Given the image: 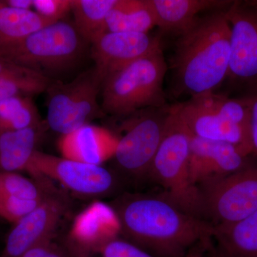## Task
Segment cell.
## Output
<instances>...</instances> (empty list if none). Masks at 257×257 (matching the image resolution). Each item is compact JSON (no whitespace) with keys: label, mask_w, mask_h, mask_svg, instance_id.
<instances>
[{"label":"cell","mask_w":257,"mask_h":257,"mask_svg":"<svg viewBox=\"0 0 257 257\" xmlns=\"http://www.w3.org/2000/svg\"><path fill=\"white\" fill-rule=\"evenodd\" d=\"M110 205L124 239L156 257H189L196 246H210L214 226L189 214L162 192L124 194Z\"/></svg>","instance_id":"cell-1"},{"label":"cell","mask_w":257,"mask_h":257,"mask_svg":"<svg viewBox=\"0 0 257 257\" xmlns=\"http://www.w3.org/2000/svg\"><path fill=\"white\" fill-rule=\"evenodd\" d=\"M225 11L205 13L177 36L171 66L179 94L216 92L227 79L231 29Z\"/></svg>","instance_id":"cell-2"},{"label":"cell","mask_w":257,"mask_h":257,"mask_svg":"<svg viewBox=\"0 0 257 257\" xmlns=\"http://www.w3.org/2000/svg\"><path fill=\"white\" fill-rule=\"evenodd\" d=\"M171 111L193 136L230 144L251 156L248 94L231 98L208 93L171 105Z\"/></svg>","instance_id":"cell-3"},{"label":"cell","mask_w":257,"mask_h":257,"mask_svg":"<svg viewBox=\"0 0 257 257\" xmlns=\"http://www.w3.org/2000/svg\"><path fill=\"white\" fill-rule=\"evenodd\" d=\"M167 71L161 46L106 78L101 89L104 114L124 119L147 108L168 105L163 89Z\"/></svg>","instance_id":"cell-4"},{"label":"cell","mask_w":257,"mask_h":257,"mask_svg":"<svg viewBox=\"0 0 257 257\" xmlns=\"http://www.w3.org/2000/svg\"><path fill=\"white\" fill-rule=\"evenodd\" d=\"M84 42L74 24L62 20L0 48V60L51 79L78 62Z\"/></svg>","instance_id":"cell-5"},{"label":"cell","mask_w":257,"mask_h":257,"mask_svg":"<svg viewBox=\"0 0 257 257\" xmlns=\"http://www.w3.org/2000/svg\"><path fill=\"white\" fill-rule=\"evenodd\" d=\"M190 138V133L171 111L148 179L160 184L162 194L182 210L206 220L200 191L189 172Z\"/></svg>","instance_id":"cell-6"},{"label":"cell","mask_w":257,"mask_h":257,"mask_svg":"<svg viewBox=\"0 0 257 257\" xmlns=\"http://www.w3.org/2000/svg\"><path fill=\"white\" fill-rule=\"evenodd\" d=\"M101 85L94 68L70 82L52 81L46 91L47 126L62 136L106 116L98 102Z\"/></svg>","instance_id":"cell-7"},{"label":"cell","mask_w":257,"mask_h":257,"mask_svg":"<svg viewBox=\"0 0 257 257\" xmlns=\"http://www.w3.org/2000/svg\"><path fill=\"white\" fill-rule=\"evenodd\" d=\"M170 112L171 106L167 105L147 108L124 118L114 156L121 172L134 178L148 179Z\"/></svg>","instance_id":"cell-8"},{"label":"cell","mask_w":257,"mask_h":257,"mask_svg":"<svg viewBox=\"0 0 257 257\" xmlns=\"http://www.w3.org/2000/svg\"><path fill=\"white\" fill-rule=\"evenodd\" d=\"M205 219L213 226L242 220L257 211V160L229 176L199 186Z\"/></svg>","instance_id":"cell-9"},{"label":"cell","mask_w":257,"mask_h":257,"mask_svg":"<svg viewBox=\"0 0 257 257\" xmlns=\"http://www.w3.org/2000/svg\"><path fill=\"white\" fill-rule=\"evenodd\" d=\"M27 172L33 178L57 181L66 189L84 197H100L117 187L116 176L102 165H89L64 157L35 152Z\"/></svg>","instance_id":"cell-10"},{"label":"cell","mask_w":257,"mask_h":257,"mask_svg":"<svg viewBox=\"0 0 257 257\" xmlns=\"http://www.w3.org/2000/svg\"><path fill=\"white\" fill-rule=\"evenodd\" d=\"M231 29L229 75L231 83L257 91V8L234 1L225 11Z\"/></svg>","instance_id":"cell-11"},{"label":"cell","mask_w":257,"mask_h":257,"mask_svg":"<svg viewBox=\"0 0 257 257\" xmlns=\"http://www.w3.org/2000/svg\"><path fill=\"white\" fill-rule=\"evenodd\" d=\"M67 208L63 196L57 191L52 193L35 210L14 224L0 257H20L39 243L53 239Z\"/></svg>","instance_id":"cell-12"},{"label":"cell","mask_w":257,"mask_h":257,"mask_svg":"<svg viewBox=\"0 0 257 257\" xmlns=\"http://www.w3.org/2000/svg\"><path fill=\"white\" fill-rule=\"evenodd\" d=\"M162 46L149 33L107 32L92 44L93 68L101 82L128 64Z\"/></svg>","instance_id":"cell-13"},{"label":"cell","mask_w":257,"mask_h":257,"mask_svg":"<svg viewBox=\"0 0 257 257\" xmlns=\"http://www.w3.org/2000/svg\"><path fill=\"white\" fill-rule=\"evenodd\" d=\"M120 234L119 221L114 209L110 204L94 201L74 218L67 238L69 250L74 256L92 255Z\"/></svg>","instance_id":"cell-14"},{"label":"cell","mask_w":257,"mask_h":257,"mask_svg":"<svg viewBox=\"0 0 257 257\" xmlns=\"http://www.w3.org/2000/svg\"><path fill=\"white\" fill-rule=\"evenodd\" d=\"M190 135L189 172L197 187L237 172L252 158L230 144Z\"/></svg>","instance_id":"cell-15"},{"label":"cell","mask_w":257,"mask_h":257,"mask_svg":"<svg viewBox=\"0 0 257 257\" xmlns=\"http://www.w3.org/2000/svg\"><path fill=\"white\" fill-rule=\"evenodd\" d=\"M119 138L107 128L88 124L62 135L58 148L64 158L101 165L114 158Z\"/></svg>","instance_id":"cell-16"},{"label":"cell","mask_w":257,"mask_h":257,"mask_svg":"<svg viewBox=\"0 0 257 257\" xmlns=\"http://www.w3.org/2000/svg\"><path fill=\"white\" fill-rule=\"evenodd\" d=\"M230 0H150L156 26L165 34L178 36L189 28L199 15L225 10Z\"/></svg>","instance_id":"cell-17"},{"label":"cell","mask_w":257,"mask_h":257,"mask_svg":"<svg viewBox=\"0 0 257 257\" xmlns=\"http://www.w3.org/2000/svg\"><path fill=\"white\" fill-rule=\"evenodd\" d=\"M45 126L0 130V172H27Z\"/></svg>","instance_id":"cell-18"},{"label":"cell","mask_w":257,"mask_h":257,"mask_svg":"<svg viewBox=\"0 0 257 257\" xmlns=\"http://www.w3.org/2000/svg\"><path fill=\"white\" fill-rule=\"evenodd\" d=\"M216 257H257V211L242 220L214 226Z\"/></svg>","instance_id":"cell-19"},{"label":"cell","mask_w":257,"mask_h":257,"mask_svg":"<svg viewBox=\"0 0 257 257\" xmlns=\"http://www.w3.org/2000/svg\"><path fill=\"white\" fill-rule=\"evenodd\" d=\"M106 25V32L149 33L156 27L150 0H116Z\"/></svg>","instance_id":"cell-20"},{"label":"cell","mask_w":257,"mask_h":257,"mask_svg":"<svg viewBox=\"0 0 257 257\" xmlns=\"http://www.w3.org/2000/svg\"><path fill=\"white\" fill-rule=\"evenodd\" d=\"M52 82L30 69L0 60V100L16 96H30L46 92Z\"/></svg>","instance_id":"cell-21"},{"label":"cell","mask_w":257,"mask_h":257,"mask_svg":"<svg viewBox=\"0 0 257 257\" xmlns=\"http://www.w3.org/2000/svg\"><path fill=\"white\" fill-rule=\"evenodd\" d=\"M116 0H72L74 25L83 40L91 45L106 32L108 13Z\"/></svg>","instance_id":"cell-22"},{"label":"cell","mask_w":257,"mask_h":257,"mask_svg":"<svg viewBox=\"0 0 257 257\" xmlns=\"http://www.w3.org/2000/svg\"><path fill=\"white\" fill-rule=\"evenodd\" d=\"M52 23L33 10L15 9L0 0V48Z\"/></svg>","instance_id":"cell-23"},{"label":"cell","mask_w":257,"mask_h":257,"mask_svg":"<svg viewBox=\"0 0 257 257\" xmlns=\"http://www.w3.org/2000/svg\"><path fill=\"white\" fill-rule=\"evenodd\" d=\"M45 123L32 97L16 96L0 100V130H25Z\"/></svg>","instance_id":"cell-24"},{"label":"cell","mask_w":257,"mask_h":257,"mask_svg":"<svg viewBox=\"0 0 257 257\" xmlns=\"http://www.w3.org/2000/svg\"><path fill=\"white\" fill-rule=\"evenodd\" d=\"M45 177L28 178L18 172H0V192L32 201H43L56 192Z\"/></svg>","instance_id":"cell-25"},{"label":"cell","mask_w":257,"mask_h":257,"mask_svg":"<svg viewBox=\"0 0 257 257\" xmlns=\"http://www.w3.org/2000/svg\"><path fill=\"white\" fill-rule=\"evenodd\" d=\"M43 201L26 200L0 192V217L16 224L35 210Z\"/></svg>","instance_id":"cell-26"},{"label":"cell","mask_w":257,"mask_h":257,"mask_svg":"<svg viewBox=\"0 0 257 257\" xmlns=\"http://www.w3.org/2000/svg\"><path fill=\"white\" fill-rule=\"evenodd\" d=\"M98 253L101 257H156L119 236L106 243Z\"/></svg>","instance_id":"cell-27"},{"label":"cell","mask_w":257,"mask_h":257,"mask_svg":"<svg viewBox=\"0 0 257 257\" xmlns=\"http://www.w3.org/2000/svg\"><path fill=\"white\" fill-rule=\"evenodd\" d=\"M72 0H33V9L35 13L57 23L62 21L72 10Z\"/></svg>","instance_id":"cell-28"},{"label":"cell","mask_w":257,"mask_h":257,"mask_svg":"<svg viewBox=\"0 0 257 257\" xmlns=\"http://www.w3.org/2000/svg\"><path fill=\"white\" fill-rule=\"evenodd\" d=\"M20 257H70L69 253L53 242V239L39 243Z\"/></svg>","instance_id":"cell-29"},{"label":"cell","mask_w":257,"mask_h":257,"mask_svg":"<svg viewBox=\"0 0 257 257\" xmlns=\"http://www.w3.org/2000/svg\"><path fill=\"white\" fill-rule=\"evenodd\" d=\"M250 99V139L251 157L257 160V91L248 94Z\"/></svg>","instance_id":"cell-30"},{"label":"cell","mask_w":257,"mask_h":257,"mask_svg":"<svg viewBox=\"0 0 257 257\" xmlns=\"http://www.w3.org/2000/svg\"><path fill=\"white\" fill-rule=\"evenodd\" d=\"M6 5L10 8L21 10H32L33 0H6Z\"/></svg>","instance_id":"cell-31"},{"label":"cell","mask_w":257,"mask_h":257,"mask_svg":"<svg viewBox=\"0 0 257 257\" xmlns=\"http://www.w3.org/2000/svg\"><path fill=\"white\" fill-rule=\"evenodd\" d=\"M248 2L250 4L252 5L253 6L257 8V0H248Z\"/></svg>","instance_id":"cell-32"},{"label":"cell","mask_w":257,"mask_h":257,"mask_svg":"<svg viewBox=\"0 0 257 257\" xmlns=\"http://www.w3.org/2000/svg\"><path fill=\"white\" fill-rule=\"evenodd\" d=\"M75 257H94L93 255H89V254H79L77 255Z\"/></svg>","instance_id":"cell-33"}]
</instances>
